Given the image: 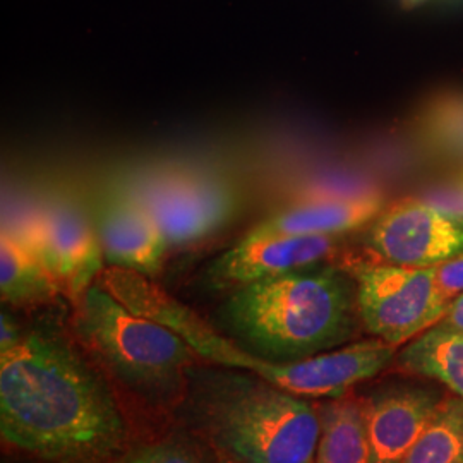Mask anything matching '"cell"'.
Listing matches in <instances>:
<instances>
[{"instance_id":"1","label":"cell","mask_w":463,"mask_h":463,"mask_svg":"<svg viewBox=\"0 0 463 463\" xmlns=\"http://www.w3.org/2000/svg\"><path fill=\"white\" fill-rule=\"evenodd\" d=\"M5 443L55 463H103L126 441L116 402L59 336L32 331L0 354Z\"/></svg>"},{"instance_id":"2","label":"cell","mask_w":463,"mask_h":463,"mask_svg":"<svg viewBox=\"0 0 463 463\" xmlns=\"http://www.w3.org/2000/svg\"><path fill=\"white\" fill-rule=\"evenodd\" d=\"M112 296L131 311L179 335L198 357L229 365L304 398L345 397L355 384L374 378L395 359L397 347L380 338L352 342L342 347L292 363H275L239 347L208 325L193 309L168 296L149 277L109 266L99 279Z\"/></svg>"},{"instance_id":"3","label":"cell","mask_w":463,"mask_h":463,"mask_svg":"<svg viewBox=\"0 0 463 463\" xmlns=\"http://www.w3.org/2000/svg\"><path fill=\"white\" fill-rule=\"evenodd\" d=\"M223 316L249 352L275 363L347 345L363 325L355 281L342 265L307 266L239 287Z\"/></svg>"},{"instance_id":"4","label":"cell","mask_w":463,"mask_h":463,"mask_svg":"<svg viewBox=\"0 0 463 463\" xmlns=\"http://www.w3.org/2000/svg\"><path fill=\"white\" fill-rule=\"evenodd\" d=\"M210 441L239 463H316L319 412L307 398L258 376L218 374L198 393Z\"/></svg>"},{"instance_id":"5","label":"cell","mask_w":463,"mask_h":463,"mask_svg":"<svg viewBox=\"0 0 463 463\" xmlns=\"http://www.w3.org/2000/svg\"><path fill=\"white\" fill-rule=\"evenodd\" d=\"M74 306L78 340L117 378L151 395L179 390L198 354L164 325L131 311L99 281Z\"/></svg>"},{"instance_id":"6","label":"cell","mask_w":463,"mask_h":463,"mask_svg":"<svg viewBox=\"0 0 463 463\" xmlns=\"http://www.w3.org/2000/svg\"><path fill=\"white\" fill-rule=\"evenodd\" d=\"M342 266L355 281L363 326L390 345L409 344L447 313L436 285V266L388 265L367 254L348 256Z\"/></svg>"},{"instance_id":"7","label":"cell","mask_w":463,"mask_h":463,"mask_svg":"<svg viewBox=\"0 0 463 463\" xmlns=\"http://www.w3.org/2000/svg\"><path fill=\"white\" fill-rule=\"evenodd\" d=\"M367 256L388 265L434 268L463 252V220L419 198L384 204L365 232Z\"/></svg>"},{"instance_id":"8","label":"cell","mask_w":463,"mask_h":463,"mask_svg":"<svg viewBox=\"0 0 463 463\" xmlns=\"http://www.w3.org/2000/svg\"><path fill=\"white\" fill-rule=\"evenodd\" d=\"M165 235L168 246H187L222 229L235 212L231 185L215 177L164 172L134 191Z\"/></svg>"},{"instance_id":"9","label":"cell","mask_w":463,"mask_h":463,"mask_svg":"<svg viewBox=\"0 0 463 463\" xmlns=\"http://www.w3.org/2000/svg\"><path fill=\"white\" fill-rule=\"evenodd\" d=\"M43 206L45 237L40 260L61 292L76 304L105 269L95 218L86 213L83 203L72 193H57Z\"/></svg>"},{"instance_id":"10","label":"cell","mask_w":463,"mask_h":463,"mask_svg":"<svg viewBox=\"0 0 463 463\" xmlns=\"http://www.w3.org/2000/svg\"><path fill=\"white\" fill-rule=\"evenodd\" d=\"M342 235H275L249 231L208 268L216 288H239L287 271L325 263L336 256Z\"/></svg>"},{"instance_id":"11","label":"cell","mask_w":463,"mask_h":463,"mask_svg":"<svg viewBox=\"0 0 463 463\" xmlns=\"http://www.w3.org/2000/svg\"><path fill=\"white\" fill-rule=\"evenodd\" d=\"M95 225L109 266L156 277L165 260V235L133 189L109 187L95 206Z\"/></svg>"},{"instance_id":"12","label":"cell","mask_w":463,"mask_h":463,"mask_svg":"<svg viewBox=\"0 0 463 463\" xmlns=\"http://www.w3.org/2000/svg\"><path fill=\"white\" fill-rule=\"evenodd\" d=\"M378 189L304 193L288 208L260 222L250 232L275 235H344L369 225L384 208Z\"/></svg>"},{"instance_id":"13","label":"cell","mask_w":463,"mask_h":463,"mask_svg":"<svg viewBox=\"0 0 463 463\" xmlns=\"http://www.w3.org/2000/svg\"><path fill=\"white\" fill-rule=\"evenodd\" d=\"M445 398L426 386H397L364 400L369 463H400Z\"/></svg>"},{"instance_id":"14","label":"cell","mask_w":463,"mask_h":463,"mask_svg":"<svg viewBox=\"0 0 463 463\" xmlns=\"http://www.w3.org/2000/svg\"><path fill=\"white\" fill-rule=\"evenodd\" d=\"M398 367L448 386L463 398V330L436 323L398 354Z\"/></svg>"},{"instance_id":"15","label":"cell","mask_w":463,"mask_h":463,"mask_svg":"<svg viewBox=\"0 0 463 463\" xmlns=\"http://www.w3.org/2000/svg\"><path fill=\"white\" fill-rule=\"evenodd\" d=\"M317 412L321 430L316 463H369L364 400L331 398Z\"/></svg>"},{"instance_id":"16","label":"cell","mask_w":463,"mask_h":463,"mask_svg":"<svg viewBox=\"0 0 463 463\" xmlns=\"http://www.w3.org/2000/svg\"><path fill=\"white\" fill-rule=\"evenodd\" d=\"M61 292L59 283L43 265L14 241L0 237V296L14 307H34L49 304Z\"/></svg>"},{"instance_id":"17","label":"cell","mask_w":463,"mask_h":463,"mask_svg":"<svg viewBox=\"0 0 463 463\" xmlns=\"http://www.w3.org/2000/svg\"><path fill=\"white\" fill-rule=\"evenodd\" d=\"M415 133L432 156L463 164V93L432 97L415 117Z\"/></svg>"},{"instance_id":"18","label":"cell","mask_w":463,"mask_h":463,"mask_svg":"<svg viewBox=\"0 0 463 463\" xmlns=\"http://www.w3.org/2000/svg\"><path fill=\"white\" fill-rule=\"evenodd\" d=\"M400 463H463V398H445Z\"/></svg>"},{"instance_id":"19","label":"cell","mask_w":463,"mask_h":463,"mask_svg":"<svg viewBox=\"0 0 463 463\" xmlns=\"http://www.w3.org/2000/svg\"><path fill=\"white\" fill-rule=\"evenodd\" d=\"M116 463H204L198 455L179 443H155L126 453Z\"/></svg>"},{"instance_id":"20","label":"cell","mask_w":463,"mask_h":463,"mask_svg":"<svg viewBox=\"0 0 463 463\" xmlns=\"http://www.w3.org/2000/svg\"><path fill=\"white\" fill-rule=\"evenodd\" d=\"M417 198L428 203L432 208L463 220V172L445 183L432 185Z\"/></svg>"},{"instance_id":"21","label":"cell","mask_w":463,"mask_h":463,"mask_svg":"<svg viewBox=\"0 0 463 463\" xmlns=\"http://www.w3.org/2000/svg\"><path fill=\"white\" fill-rule=\"evenodd\" d=\"M436 285L447 304L463 294V252L436 266Z\"/></svg>"},{"instance_id":"22","label":"cell","mask_w":463,"mask_h":463,"mask_svg":"<svg viewBox=\"0 0 463 463\" xmlns=\"http://www.w3.org/2000/svg\"><path fill=\"white\" fill-rule=\"evenodd\" d=\"M23 336L16 321L4 311L0 316V354L16 347Z\"/></svg>"},{"instance_id":"23","label":"cell","mask_w":463,"mask_h":463,"mask_svg":"<svg viewBox=\"0 0 463 463\" xmlns=\"http://www.w3.org/2000/svg\"><path fill=\"white\" fill-rule=\"evenodd\" d=\"M439 325L455 330H463V294L448 304L447 313L441 317Z\"/></svg>"},{"instance_id":"24","label":"cell","mask_w":463,"mask_h":463,"mask_svg":"<svg viewBox=\"0 0 463 463\" xmlns=\"http://www.w3.org/2000/svg\"><path fill=\"white\" fill-rule=\"evenodd\" d=\"M422 2H426V0H402L403 7H415V5L422 4Z\"/></svg>"},{"instance_id":"25","label":"cell","mask_w":463,"mask_h":463,"mask_svg":"<svg viewBox=\"0 0 463 463\" xmlns=\"http://www.w3.org/2000/svg\"><path fill=\"white\" fill-rule=\"evenodd\" d=\"M218 463H239V462H235V460H232V458H229V457H223V455H222V457H220V460H218Z\"/></svg>"}]
</instances>
